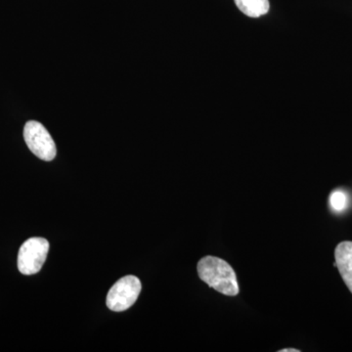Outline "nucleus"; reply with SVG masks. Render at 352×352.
Here are the masks:
<instances>
[{
    "label": "nucleus",
    "instance_id": "obj_1",
    "mask_svg": "<svg viewBox=\"0 0 352 352\" xmlns=\"http://www.w3.org/2000/svg\"><path fill=\"white\" fill-rule=\"evenodd\" d=\"M197 270L201 281L222 295L235 296L239 294L235 271L223 259L205 256L199 261Z\"/></svg>",
    "mask_w": 352,
    "mask_h": 352
},
{
    "label": "nucleus",
    "instance_id": "obj_2",
    "mask_svg": "<svg viewBox=\"0 0 352 352\" xmlns=\"http://www.w3.org/2000/svg\"><path fill=\"white\" fill-rule=\"evenodd\" d=\"M50 251V243L44 238L34 237L21 245L18 270L24 275H34L43 268Z\"/></svg>",
    "mask_w": 352,
    "mask_h": 352
},
{
    "label": "nucleus",
    "instance_id": "obj_3",
    "mask_svg": "<svg viewBox=\"0 0 352 352\" xmlns=\"http://www.w3.org/2000/svg\"><path fill=\"white\" fill-rule=\"evenodd\" d=\"M141 289L142 286L138 277L129 275L120 278L109 291L106 305L112 311H124L136 302Z\"/></svg>",
    "mask_w": 352,
    "mask_h": 352
},
{
    "label": "nucleus",
    "instance_id": "obj_4",
    "mask_svg": "<svg viewBox=\"0 0 352 352\" xmlns=\"http://www.w3.org/2000/svg\"><path fill=\"white\" fill-rule=\"evenodd\" d=\"M24 138L28 147L38 159L50 162L56 157V145L50 132L36 120L25 124Z\"/></svg>",
    "mask_w": 352,
    "mask_h": 352
},
{
    "label": "nucleus",
    "instance_id": "obj_5",
    "mask_svg": "<svg viewBox=\"0 0 352 352\" xmlns=\"http://www.w3.org/2000/svg\"><path fill=\"white\" fill-rule=\"evenodd\" d=\"M336 266L342 280L352 294V242L346 241L337 245L335 251Z\"/></svg>",
    "mask_w": 352,
    "mask_h": 352
},
{
    "label": "nucleus",
    "instance_id": "obj_6",
    "mask_svg": "<svg viewBox=\"0 0 352 352\" xmlns=\"http://www.w3.org/2000/svg\"><path fill=\"white\" fill-rule=\"evenodd\" d=\"M235 3L241 12L248 17L258 18L270 11L268 0H235Z\"/></svg>",
    "mask_w": 352,
    "mask_h": 352
},
{
    "label": "nucleus",
    "instance_id": "obj_7",
    "mask_svg": "<svg viewBox=\"0 0 352 352\" xmlns=\"http://www.w3.org/2000/svg\"><path fill=\"white\" fill-rule=\"evenodd\" d=\"M331 205L336 210H344L346 205V197L342 192H333L330 198Z\"/></svg>",
    "mask_w": 352,
    "mask_h": 352
},
{
    "label": "nucleus",
    "instance_id": "obj_8",
    "mask_svg": "<svg viewBox=\"0 0 352 352\" xmlns=\"http://www.w3.org/2000/svg\"><path fill=\"white\" fill-rule=\"evenodd\" d=\"M279 352H300V351L296 349H284L279 351Z\"/></svg>",
    "mask_w": 352,
    "mask_h": 352
}]
</instances>
